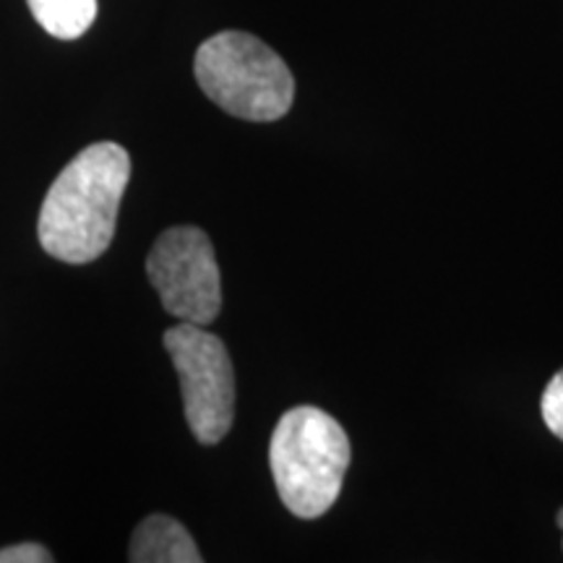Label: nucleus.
<instances>
[{
  "instance_id": "nucleus-4",
  "label": "nucleus",
  "mask_w": 563,
  "mask_h": 563,
  "mask_svg": "<svg viewBox=\"0 0 563 563\" xmlns=\"http://www.w3.org/2000/svg\"><path fill=\"white\" fill-rule=\"evenodd\" d=\"M165 350L180 376L183 410L196 441L203 446L220 443L235 415V376L228 347L199 323L183 321L165 332Z\"/></svg>"
},
{
  "instance_id": "nucleus-3",
  "label": "nucleus",
  "mask_w": 563,
  "mask_h": 563,
  "mask_svg": "<svg viewBox=\"0 0 563 563\" xmlns=\"http://www.w3.org/2000/svg\"><path fill=\"white\" fill-rule=\"evenodd\" d=\"M196 81L211 102L251 123L287 115L295 79L287 63L249 32H220L196 53Z\"/></svg>"
},
{
  "instance_id": "nucleus-2",
  "label": "nucleus",
  "mask_w": 563,
  "mask_h": 563,
  "mask_svg": "<svg viewBox=\"0 0 563 563\" xmlns=\"http://www.w3.org/2000/svg\"><path fill=\"white\" fill-rule=\"evenodd\" d=\"M350 439L319 407L282 415L269 443V464L282 504L300 519L327 514L340 498L350 467Z\"/></svg>"
},
{
  "instance_id": "nucleus-5",
  "label": "nucleus",
  "mask_w": 563,
  "mask_h": 563,
  "mask_svg": "<svg viewBox=\"0 0 563 563\" xmlns=\"http://www.w3.org/2000/svg\"><path fill=\"white\" fill-rule=\"evenodd\" d=\"M146 274L165 311L188 323H211L222 308L214 245L199 228L165 230L146 258Z\"/></svg>"
},
{
  "instance_id": "nucleus-8",
  "label": "nucleus",
  "mask_w": 563,
  "mask_h": 563,
  "mask_svg": "<svg viewBox=\"0 0 563 563\" xmlns=\"http://www.w3.org/2000/svg\"><path fill=\"white\" fill-rule=\"evenodd\" d=\"M540 412L555 439L563 441V368L548 382L543 397H540Z\"/></svg>"
},
{
  "instance_id": "nucleus-1",
  "label": "nucleus",
  "mask_w": 563,
  "mask_h": 563,
  "mask_svg": "<svg viewBox=\"0 0 563 563\" xmlns=\"http://www.w3.org/2000/svg\"><path fill=\"white\" fill-rule=\"evenodd\" d=\"M131 178L121 144H91L68 162L40 209L42 249L66 264H89L110 249L118 209Z\"/></svg>"
},
{
  "instance_id": "nucleus-7",
  "label": "nucleus",
  "mask_w": 563,
  "mask_h": 563,
  "mask_svg": "<svg viewBox=\"0 0 563 563\" xmlns=\"http://www.w3.org/2000/svg\"><path fill=\"white\" fill-rule=\"evenodd\" d=\"M26 3L42 30L58 40L81 37L97 16V0H26Z\"/></svg>"
},
{
  "instance_id": "nucleus-9",
  "label": "nucleus",
  "mask_w": 563,
  "mask_h": 563,
  "mask_svg": "<svg viewBox=\"0 0 563 563\" xmlns=\"http://www.w3.org/2000/svg\"><path fill=\"white\" fill-rule=\"evenodd\" d=\"M53 555L37 543H19L0 551V563H51Z\"/></svg>"
},
{
  "instance_id": "nucleus-10",
  "label": "nucleus",
  "mask_w": 563,
  "mask_h": 563,
  "mask_svg": "<svg viewBox=\"0 0 563 563\" xmlns=\"http://www.w3.org/2000/svg\"><path fill=\"white\" fill-rule=\"evenodd\" d=\"M559 527H561V530H563V509L559 511Z\"/></svg>"
},
{
  "instance_id": "nucleus-6",
  "label": "nucleus",
  "mask_w": 563,
  "mask_h": 563,
  "mask_svg": "<svg viewBox=\"0 0 563 563\" xmlns=\"http://www.w3.org/2000/svg\"><path fill=\"white\" fill-rule=\"evenodd\" d=\"M129 559L133 563H199L201 553L178 519L152 514L133 532Z\"/></svg>"
}]
</instances>
